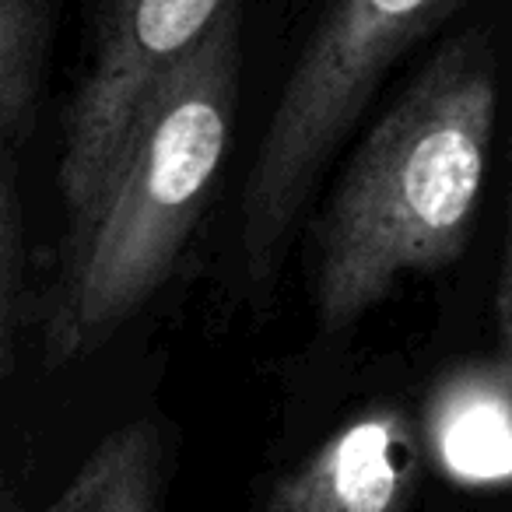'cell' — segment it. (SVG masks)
Masks as SVG:
<instances>
[{"label":"cell","instance_id":"cell-1","mask_svg":"<svg viewBox=\"0 0 512 512\" xmlns=\"http://www.w3.org/2000/svg\"><path fill=\"white\" fill-rule=\"evenodd\" d=\"M498 67L481 32L456 36L344 165L313 249V313L351 330L407 274H435L467 246L488 176Z\"/></svg>","mask_w":512,"mask_h":512},{"label":"cell","instance_id":"cell-2","mask_svg":"<svg viewBox=\"0 0 512 512\" xmlns=\"http://www.w3.org/2000/svg\"><path fill=\"white\" fill-rule=\"evenodd\" d=\"M242 92V4L155 88L85 218L64 235L43 351L71 365L130 323L179 264L232 148Z\"/></svg>","mask_w":512,"mask_h":512},{"label":"cell","instance_id":"cell-3","mask_svg":"<svg viewBox=\"0 0 512 512\" xmlns=\"http://www.w3.org/2000/svg\"><path fill=\"white\" fill-rule=\"evenodd\" d=\"M470 0H323L285 74L271 120L242 183L239 260L256 299H267L288 239L323 169L386 74Z\"/></svg>","mask_w":512,"mask_h":512},{"label":"cell","instance_id":"cell-4","mask_svg":"<svg viewBox=\"0 0 512 512\" xmlns=\"http://www.w3.org/2000/svg\"><path fill=\"white\" fill-rule=\"evenodd\" d=\"M242 0H102L64 116L57 190L67 228L85 218L155 88Z\"/></svg>","mask_w":512,"mask_h":512},{"label":"cell","instance_id":"cell-5","mask_svg":"<svg viewBox=\"0 0 512 512\" xmlns=\"http://www.w3.org/2000/svg\"><path fill=\"white\" fill-rule=\"evenodd\" d=\"M421 470L414 421L369 407L278 484L267 512H407Z\"/></svg>","mask_w":512,"mask_h":512},{"label":"cell","instance_id":"cell-6","mask_svg":"<svg viewBox=\"0 0 512 512\" xmlns=\"http://www.w3.org/2000/svg\"><path fill=\"white\" fill-rule=\"evenodd\" d=\"M428 446L460 484L512 481V383L495 369H463L428 404Z\"/></svg>","mask_w":512,"mask_h":512},{"label":"cell","instance_id":"cell-7","mask_svg":"<svg viewBox=\"0 0 512 512\" xmlns=\"http://www.w3.org/2000/svg\"><path fill=\"white\" fill-rule=\"evenodd\" d=\"M162 495V435L155 421L120 425L88 453L43 512H155ZM11 512V509H0Z\"/></svg>","mask_w":512,"mask_h":512},{"label":"cell","instance_id":"cell-8","mask_svg":"<svg viewBox=\"0 0 512 512\" xmlns=\"http://www.w3.org/2000/svg\"><path fill=\"white\" fill-rule=\"evenodd\" d=\"M57 0H0V141H15L36 106Z\"/></svg>","mask_w":512,"mask_h":512},{"label":"cell","instance_id":"cell-9","mask_svg":"<svg viewBox=\"0 0 512 512\" xmlns=\"http://www.w3.org/2000/svg\"><path fill=\"white\" fill-rule=\"evenodd\" d=\"M18 267V193L11 169V141H0V351L8 341L11 295Z\"/></svg>","mask_w":512,"mask_h":512},{"label":"cell","instance_id":"cell-10","mask_svg":"<svg viewBox=\"0 0 512 512\" xmlns=\"http://www.w3.org/2000/svg\"><path fill=\"white\" fill-rule=\"evenodd\" d=\"M498 334H502V372L512 383V211H509V232H505V260H502V281H498Z\"/></svg>","mask_w":512,"mask_h":512}]
</instances>
